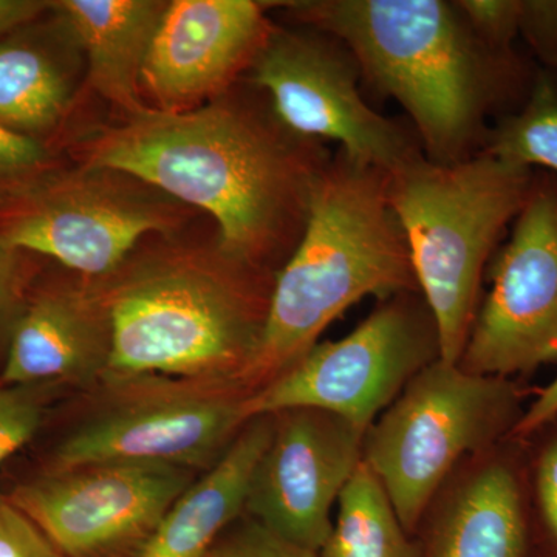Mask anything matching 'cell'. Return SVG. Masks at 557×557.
I'll return each instance as SVG.
<instances>
[{"label": "cell", "instance_id": "obj_1", "mask_svg": "<svg viewBox=\"0 0 557 557\" xmlns=\"http://www.w3.org/2000/svg\"><path fill=\"white\" fill-rule=\"evenodd\" d=\"M332 156L324 143L288 129L248 81L201 108L152 109L72 143L76 164L126 172L205 212L226 256L273 273L298 247Z\"/></svg>", "mask_w": 557, "mask_h": 557}, {"label": "cell", "instance_id": "obj_2", "mask_svg": "<svg viewBox=\"0 0 557 557\" xmlns=\"http://www.w3.org/2000/svg\"><path fill=\"white\" fill-rule=\"evenodd\" d=\"M289 24L338 38L361 78L406 110L424 157L457 163L483 152L490 120L523 108L539 69L487 47L457 0H293Z\"/></svg>", "mask_w": 557, "mask_h": 557}, {"label": "cell", "instance_id": "obj_3", "mask_svg": "<svg viewBox=\"0 0 557 557\" xmlns=\"http://www.w3.org/2000/svg\"><path fill=\"white\" fill-rule=\"evenodd\" d=\"M276 274L230 258L218 240L209 247L161 237L160 245L135 249L115 273L94 278L112 330L106 380L172 376L240 387Z\"/></svg>", "mask_w": 557, "mask_h": 557}, {"label": "cell", "instance_id": "obj_4", "mask_svg": "<svg viewBox=\"0 0 557 557\" xmlns=\"http://www.w3.org/2000/svg\"><path fill=\"white\" fill-rule=\"evenodd\" d=\"M420 292L408 244L387 197V172L336 149L322 172L298 247L277 271L258 351L240 379L269 386L317 346L359 300Z\"/></svg>", "mask_w": 557, "mask_h": 557}, {"label": "cell", "instance_id": "obj_5", "mask_svg": "<svg viewBox=\"0 0 557 557\" xmlns=\"http://www.w3.org/2000/svg\"><path fill=\"white\" fill-rule=\"evenodd\" d=\"M534 170L480 152L457 163L424 153L387 172V197L421 296L437 322L443 361L457 364L494 252L530 196Z\"/></svg>", "mask_w": 557, "mask_h": 557}, {"label": "cell", "instance_id": "obj_6", "mask_svg": "<svg viewBox=\"0 0 557 557\" xmlns=\"http://www.w3.org/2000/svg\"><path fill=\"white\" fill-rule=\"evenodd\" d=\"M528 394L522 381L474 375L440 358L370 424L362 461L409 534L465 460L511 437Z\"/></svg>", "mask_w": 557, "mask_h": 557}, {"label": "cell", "instance_id": "obj_7", "mask_svg": "<svg viewBox=\"0 0 557 557\" xmlns=\"http://www.w3.org/2000/svg\"><path fill=\"white\" fill-rule=\"evenodd\" d=\"M194 208L134 175L76 164L0 205V237L87 278L115 273L146 237L183 236Z\"/></svg>", "mask_w": 557, "mask_h": 557}, {"label": "cell", "instance_id": "obj_8", "mask_svg": "<svg viewBox=\"0 0 557 557\" xmlns=\"http://www.w3.org/2000/svg\"><path fill=\"white\" fill-rule=\"evenodd\" d=\"M442 358L437 322L420 292L381 299L354 332L318 343L298 364L245 399L247 420L313 408L368 431L421 370Z\"/></svg>", "mask_w": 557, "mask_h": 557}, {"label": "cell", "instance_id": "obj_9", "mask_svg": "<svg viewBox=\"0 0 557 557\" xmlns=\"http://www.w3.org/2000/svg\"><path fill=\"white\" fill-rule=\"evenodd\" d=\"M247 75L288 129L336 143L358 163L392 172L423 153L416 132L364 100L357 60L329 33L276 25Z\"/></svg>", "mask_w": 557, "mask_h": 557}, {"label": "cell", "instance_id": "obj_10", "mask_svg": "<svg viewBox=\"0 0 557 557\" xmlns=\"http://www.w3.org/2000/svg\"><path fill=\"white\" fill-rule=\"evenodd\" d=\"M115 401L62 440L49 471L101 463L212 468L245 424L247 392L222 381H126Z\"/></svg>", "mask_w": 557, "mask_h": 557}, {"label": "cell", "instance_id": "obj_11", "mask_svg": "<svg viewBox=\"0 0 557 557\" xmlns=\"http://www.w3.org/2000/svg\"><path fill=\"white\" fill-rule=\"evenodd\" d=\"M457 366L518 380L557 362V177L534 170L530 196L486 269Z\"/></svg>", "mask_w": 557, "mask_h": 557}, {"label": "cell", "instance_id": "obj_12", "mask_svg": "<svg viewBox=\"0 0 557 557\" xmlns=\"http://www.w3.org/2000/svg\"><path fill=\"white\" fill-rule=\"evenodd\" d=\"M193 478L171 465H89L47 471L9 498L62 557H108L141 548Z\"/></svg>", "mask_w": 557, "mask_h": 557}, {"label": "cell", "instance_id": "obj_13", "mask_svg": "<svg viewBox=\"0 0 557 557\" xmlns=\"http://www.w3.org/2000/svg\"><path fill=\"white\" fill-rule=\"evenodd\" d=\"M271 416L273 434L252 474L245 516L319 553L333 530V507L361 465L366 431L321 409Z\"/></svg>", "mask_w": 557, "mask_h": 557}, {"label": "cell", "instance_id": "obj_14", "mask_svg": "<svg viewBox=\"0 0 557 557\" xmlns=\"http://www.w3.org/2000/svg\"><path fill=\"white\" fill-rule=\"evenodd\" d=\"M277 2L172 0L161 17L143 91L160 112H188L218 100L247 76L276 24Z\"/></svg>", "mask_w": 557, "mask_h": 557}, {"label": "cell", "instance_id": "obj_15", "mask_svg": "<svg viewBox=\"0 0 557 557\" xmlns=\"http://www.w3.org/2000/svg\"><path fill=\"white\" fill-rule=\"evenodd\" d=\"M522 442L465 460L421 519V557H536L523 486Z\"/></svg>", "mask_w": 557, "mask_h": 557}, {"label": "cell", "instance_id": "obj_16", "mask_svg": "<svg viewBox=\"0 0 557 557\" xmlns=\"http://www.w3.org/2000/svg\"><path fill=\"white\" fill-rule=\"evenodd\" d=\"M110 351L112 330L97 282L53 285L28 299L0 384L47 387L106 379Z\"/></svg>", "mask_w": 557, "mask_h": 557}, {"label": "cell", "instance_id": "obj_17", "mask_svg": "<svg viewBox=\"0 0 557 557\" xmlns=\"http://www.w3.org/2000/svg\"><path fill=\"white\" fill-rule=\"evenodd\" d=\"M51 21L0 38V126L38 139L62 126L86 78V58L73 33Z\"/></svg>", "mask_w": 557, "mask_h": 557}, {"label": "cell", "instance_id": "obj_18", "mask_svg": "<svg viewBox=\"0 0 557 557\" xmlns=\"http://www.w3.org/2000/svg\"><path fill=\"white\" fill-rule=\"evenodd\" d=\"M166 7L164 0L50 2L83 50L86 84L115 106L123 119L152 110L145 101L143 70Z\"/></svg>", "mask_w": 557, "mask_h": 557}, {"label": "cell", "instance_id": "obj_19", "mask_svg": "<svg viewBox=\"0 0 557 557\" xmlns=\"http://www.w3.org/2000/svg\"><path fill=\"white\" fill-rule=\"evenodd\" d=\"M273 434V416L248 420L207 474L168 509L137 557H205L245 515L252 474Z\"/></svg>", "mask_w": 557, "mask_h": 557}, {"label": "cell", "instance_id": "obj_20", "mask_svg": "<svg viewBox=\"0 0 557 557\" xmlns=\"http://www.w3.org/2000/svg\"><path fill=\"white\" fill-rule=\"evenodd\" d=\"M333 530L319 557H421L379 479L361 461L341 493Z\"/></svg>", "mask_w": 557, "mask_h": 557}, {"label": "cell", "instance_id": "obj_21", "mask_svg": "<svg viewBox=\"0 0 557 557\" xmlns=\"http://www.w3.org/2000/svg\"><path fill=\"white\" fill-rule=\"evenodd\" d=\"M483 152L557 177V72L539 69L530 98L494 121Z\"/></svg>", "mask_w": 557, "mask_h": 557}, {"label": "cell", "instance_id": "obj_22", "mask_svg": "<svg viewBox=\"0 0 557 557\" xmlns=\"http://www.w3.org/2000/svg\"><path fill=\"white\" fill-rule=\"evenodd\" d=\"M520 442L534 555L557 557V417Z\"/></svg>", "mask_w": 557, "mask_h": 557}, {"label": "cell", "instance_id": "obj_23", "mask_svg": "<svg viewBox=\"0 0 557 557\" xmlns=\"http://www.w3.org/2000/svg\"><path fill=\"white\" fill-rule=\"evenodd\" d=\"M57 168L53 153L42 141L0 126V205Z\"/></svg>", "mask_w": 557, "mask_h": 557}, {"label": "cell", "instance_id": "obj_24", "mask_svg": "<svg viewBox=\"0 0 557 557\" xmlns=\"http://www.w3.org/2000/svg\"><path fill=\"white\" fill-rule=\"evenodd\" d=\"M44 388L0 384V467L38 434Z\"/></svg>", "mask_w": 557, "mask_h": 557}, {"label": "cell", "instance_id": "obj_25", "mask_svg": "<svg viewBox=\"0 0 557 557\" xmlns=\"http://www.w3.org/2000/svg\"><path fill=\"white\" fill-rule=\"evenodd\" d=\"M205 557H319V553L277 537L244 515Z\"/></svg>", "mask_w": 557, "mask_h": 557}, {"label": "cell", "instance_id": "obj_26", "mask_svg": "<svg viewBox=\"0 0 557 557\" xmlns=\"http://www.w3.org/2000/svg\"><path fill=\"white\" fill-rule=\"evenodd\" d=\"M472 30L491 49L515 50L520 35L522 0H457Z\"/></svg>", "mask_w": 557, "mask_h": 557}, {"label": "cell", "instance_id": "obj_27", "mask_svg": "<svg viewBox=\"0 0 557 557\" xmlns=\"http://www.w3.org/2000/svg\"><path fill=\"white\" fill-rule=\"evenodd\" d=\"M22 252L0 237V370L5 362L11 338L27 307Z\"/></svg>", "mask_w": 557, "mask_h": 557}, {"label": "cell", "instance_id": "obj_28", "mask_svg": "<svg viewBox=\"0 0 557 557\" xmlns=\"http://www.w3.org/2000/svg\"><path fill=\"white\" fill-rule=\"evenodd\" d=\"M0 557H62L9 497H0Z\"/></svg>", "mask_w": 557, "mask_h": 557}, {"label": "cell", "instance_id": "obj_29", "mask_svg": "<svg viewBox=\"0 0 557 557\" xmlns=\"http://www.w3.org/2000/svg\"><path fill=\"white\" fill-rule=\"evenodd\" d=\"M520 36L544 69L557 72V0H522Z\"/></svg>", "mask_w": 557, "mask_h": 557}, {"label": "cell", "instance_id": "obj_30", "mask_svg": "<svg viewBox=\"0 0 557 557\" xmlns=\"http://www.w3.org/2000/svg\"><path fill=\"white\" fill-rule=\"evenodd\" d=\"M557 417V375L556 379L536 392V398L527 406L525 412L512 431L511 437L522 440L533 434L536 429L544 426L549 420Z\"/></svg>", "mask_w": 557, "mask_h": 557}, {"label": "cell", "instance_id": "obj_31", "mask_svg": "<svg viewBox=\"0 0 557 557\" xmlns=\"http://www.w3.org/2000/svg\"><path fill=\"white\" fill-rule=\"evenodd\" d=\"M49 0H0V38L49 13Z\"/></svg>", "mask_w": 557, "mask_h": 557}]
</instances>
